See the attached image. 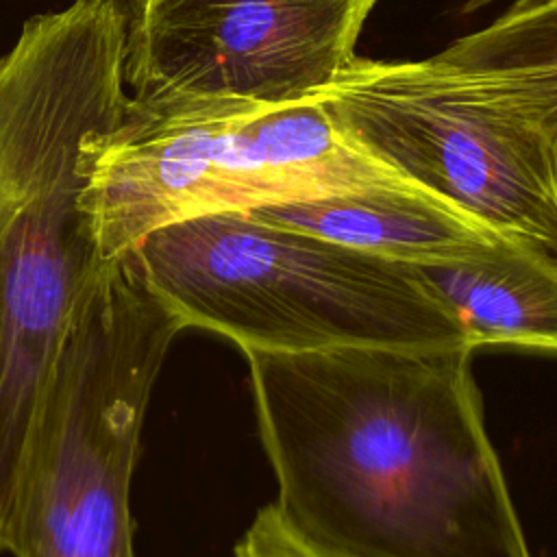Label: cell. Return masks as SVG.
<instances>
[{"mask_svg": "<svg viewBox=\"0 0 557 557\" xmlns=\"http://www.w3.org/2000/svg\"><path fill=\"white\" fill-rule=\"evenodd\" d=\"M470 346L244 350L276 509L326 557H531Z\"/></svg>", "mask_w": 557, "mask_h": 557, "instance_id": "6da1fadb", "label": "cell"}, {"mask_svg": "<svg viewBox=\"0 0 557 557\" xmlns=\"http://www.w3.org/2000/svg\"><path fill=\"white\" fill-rule=\"evenodd\" d=\"M124 0L33 15L0 57V553L70 313L107 261L83 209V144L131 102Z\"/></svg>", "mask_w": 557, "mask_h": 557, "instance_id": "7a4b0ae2", "label": "cell"}, {"mask_svg": "<svg viewBox=\"0 0 557 557\" xmlns=\"http://www.w3.org/2000/svg\"><path fill=\"white\" fill-rule=\"evenodd\" d=\"M126 255L185 329L220 333L242 352L470 346L455 313L413 263L278 226L250 211L168 222Z\"/></svg>", "mask_w": 557, "mask_h": 557, "instance_id": "3957f363", "label": "cell"}, {"mask_svg": "<svg viewBox=\"0 0 557 557\" xmlns=\"http://www.w3.org/2000/svg\"><path fill=\"white\" fill-rule=\"evenodd\" d=\"M83 209L104 259L168 222L363 189L422 187L355 141L313 96L296 102L131 96L83 144Z\"/></svg>", "mask_w": 557, "mask_h": 557, "instance_id": "277c9868", "label": "cell"}, {"mask_svg": "<svg viewBox=\"0 0 557 557\" xmlns=\"http://www.w3.org/2000/svg\"><path fill=\"white\" fill-rule=\"evenodd\" d=\"M183 322L128 255L81 292L33 420L13 557H135L131 479L146 407Z\"/></svg>", "mask_w": 557, "mask_h": 557, "instance_id": "5b68a950", "label": "cell"}, {"mask_svg": "<svg viewBox=\"0 0 557 557\" xmlns=\"http://www.w3.org/2000/svg\"><path fill=\"white\" fill-rule=\"evenodd\" d=\"M313 98L407 178L557 255V102L531 81L355 54Z\"/></svg>", "mask_w": 557, "mask_h": 557, "instance_id": "8992f818", "label": "cell"}, {"mask_svg": "<svg viewBox=\"0 0 557 557\" xmlns=\"http://www.w3.org/2000/svg\"><path fill=\"white\" fill-rule=\"evenodd\" d=\"M379 0H124L133 98L296 102L357 54Z\"/></svg>", "mask_w": 557, "mask_h": 557, "instance_id": "52a82bcc", "label": "cell"}, {"mask_svg": "<svg viewBox=\"0 0 557 557\" xmlns=\"http://www.w3.org/2000/svg\"><path fill=\"white\" fill-rule=\"evenodd\" d=\"M248 211L278 226L413 265L466 257L511 237L426 187L363 189Z\"/></svg>", "mask_w": 557, "mask_h": 557, "instance_id": "ba28073f", "label": "cell"}, {"mask_svg": "<svg viewBox=\"0 0 557 557\" xmlns=\"http://www.w3.org/2000/svg\"><path fill=\"white\" fill-rule=\"evenodd\" d=\"M448 305L466 342L557 352V255L509 237L492 248L416 265Z\"/></svg>", "mask_w": 557, "mask_h": 557, "instance_id": "9c48e42d", "label": "cell"}, {"mask_svg": "<svg viewBox=\"0 0 557 557\" xmlns=\"http://www.w3.org/2000/svg\"><path fill=\"white\" fill-rule=\"evenodd\" d=\"M437 54L463 67L518 74L557 102V0H513L494 22Z\"/></svg>", "mask_w": 557, "mask_h": 557, "instance_id": "30bf717a", "label": "cell"}, {"mask_svg": "<svg viewBox=\"0 0 557 557\" xmlns=\"http://www.w3.org/2000/svg\"><path fill=\"white\" fill-rule=\"evenodd\" d=\"M235 557H326L300 540L283 520L274 505H265L255 516L242 540L235 544Z\"/></svg>", "mask_w": 557, "mask_h": 557, "instance_id": "8fae6325", "label": "cell"}, {"mask_svg": "<svg viewBox=\"0 0 557 557\" xmlns=\"http://www.w3.org/2000/svg\"><path fill=\"white\" fill-rule=\"evenodd\" d=\"M481 2H487V0H481Z\"/></svg>", "mask_w": 557, "mask_h": 557, "instance_id": "7c38bea8", "label": "cell"}]
</instances>
